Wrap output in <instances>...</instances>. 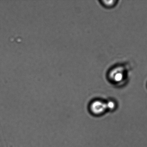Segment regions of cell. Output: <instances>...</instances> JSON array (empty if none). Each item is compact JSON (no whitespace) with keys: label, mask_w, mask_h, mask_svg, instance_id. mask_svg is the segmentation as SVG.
Instances as JSON below:
<instances>
[{"label":"cell","mask_w":147,"mask_h":147,"mask_svg":"<svg viewBox=\"0 0 147 147\" xmlns=\"http://www.w3.org/2000/svg\"><path fill=\"white\" fill-rule=\"evenodd\" d=\"M128 71L127 66L119 65L112 68L109 74V80L115 84H120L126 80Z\"/></svg>","instance_id":"1"},{"label":"cell","mask_w":147,"mask_h":147,"mask_svg":"<svg viewBox=\"0 0 147 147\" xmlns=\"http://www.w3.org/2000/svg\"><path fill=\"white\" fill-rule=\"evenodd\" d=\"M90 109L94 115H100L103 114L107 110L106 102L99 100L94 101L90 105Z\"/></svg>","instance_id":"2"},{"label":"cell","mask_w":147,"mask_h":147,"mask_svg":"<svg viewBox=\"0 0 147 147\" xmlns=\"http://www.w3.org/2000/svg\"><path fill=\"white\" fill-rule=\"evenodd\" d=\"M118 1H102L100 2L102 5L105 8H111L116 6Z\"/></svg>","instance_id":"3"},{"label":"cell","mask_w":147,"mask_h":147,"mask_svg":"<svg viewBox=\"0 0 147 147\" xmlns=\"http://www.w3.org/2000/svg\"><path fill=\"white\" fill-rule=\"evenodd\" d=\"M107 108V110L113 111L116 107V105L113 100H110L106 102Z\"/></svg>","instance_id":"4"}]
</instances>
